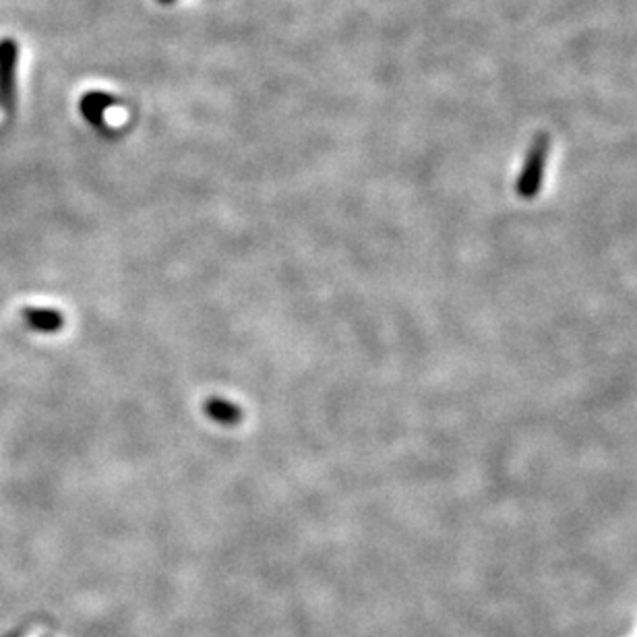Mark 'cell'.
Returning a JSON list of instances; mask_svg holds the SVG:
<instances>
[{
    "mask_svg": "<svg viewBox=\"0 0 637 637\" xmlns=\"http://www.w3.org/2000/svg\"><path fill=\"white\" fill-rule=\"evenodd\" d=\"M19 48L15 40H0V110H15V69Z\"/></svg>",
    "mask_w": 637,
    "mask_h": 637,
    "instance_id": "cell-1",
    "label": "cell"
},
{
    "mask_svg": "<svg viewBox=\"0 0 637 637\" xmlns=\"http://www.w3.org/2000/svg\"><path fill=\"white\" fill-rule=\"evenodd\" d=\"M164 3H170V0H164Z\"/></svg>",
    "mask_w": 637,
    "mask_h": 637,
    "instance_id": "cell-5",
    "label": "cell"
},
{
    "mask_svg": "<svg viewBox=\"0 0 637 637\" xmlns=\"http://www.w3.org/2000/svg\"><path fill=\"white\" fill-rule=\"evenodd\" d=\"M108 106H110V98H106L102 94H89L83 98L81 110L91 120V123H100V118Z\"/></svg>",
    "mask_w": 637,
    "mask_h": 637,
    "instance_id": "cell-4",
    "label": "cell"
},
{
    "mask_svg": "<svg viewBox=\"0 0 637 637\" xmlns=\"http://www.w3.org/2000/svg\"><path fill=\"white\" fill-rule=\"evenodd\" d=\"M546 151H549V139H546L544 135H540L534 145L530 147V154H528V160H526V166H524V174H522V180H520V187L526 195L534 193L538 182H540V176H542V168H544V160H546Z\"/></svg>",
    "mask_w": 637,
    "mask_h": 637,
    "instance_id": "cell-2",
    "label": "cell"
},
{
    "mask_svg": "<svg viewBox=\"0 0 637 637\" xmlns=\"http://www.w3.org/2000/svg\"><path fill=\"white\" fill-rule=\"evenodd\" d=\"M23 317L29 327L38 331H56L63 325V317L48 309H25Z\"/></svg>",
    "mask_w": 637,
    "mask_h": 637,
    "instance_id": "cell-3",
    "label": "cell"
}]
</instances>
